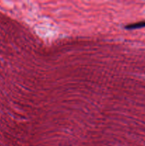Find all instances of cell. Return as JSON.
<instances>
[{
  "instance_id": "1",
  "label": "cell",
  "mask_w": 145,
  "mask_h": 146,
  "mask_svg": "<svg viewBox=\"0 0 145 146\" xmlns=\"http://www.w3.org/2000/svg\"><path fill=\"white\" fill-rule=\"evenodd\" d=\"M145 27V22H139L136 23L134 24H130L126 27V29H138L141 28V27Z\"/></svg>"
}]
</instances>
